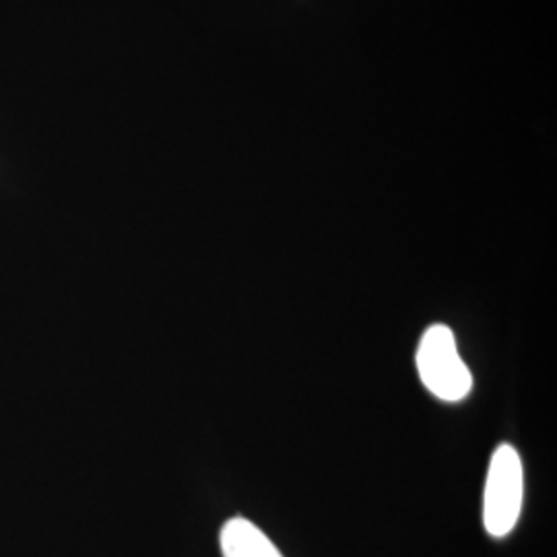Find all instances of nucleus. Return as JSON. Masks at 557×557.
I'll use <instances>...</instances> for the list:
<instances>
[{
  "label": "nucleus",
  "instance_id": "obj_1",
  "mask_svg": "<svg viewBox=\"0 0 557 557\" xmlns=\"http://www.w3.org/2000/svg\"><path fill=\"white\" fill-rule=\"evenodd\" d=\"M418 374L432 397L458 403L473 391V374L458 354L455 333L446 324H432L419 341Z\"/></svg>",
  "mask_w": 557,
  "mask_h": 557
},
{
  "label": "nucleus",
  "instance_id": "obj_2",
  "mask_svg": "<svg viewBox=\"0 0 557 557\" xmlns=\"http://www.w3.org/2000/svg\"><path fill=\"white\" fill-rule=\"evenodd\" d=\"M524 502V469L517 448L499 444L494 450L485 490H483V527L494 539L508 537L518 524Z\"/></svg>",
  "mask_w": 557,
  "mask_h": 557
},
{
  "label": "nucleus",
  "instance_id": "obj_3",
  "mask_svg": "<svg viewBox=\"0 0 557 557\" xmlns=\"http://www.w3.org/2000/svg\"><path fill=\"white\" fill-rule=\"evenodd\" d=\"M223 557H283L275 543L246 518H232L220 535Z\"/></svg>",
  "mask_w": 557,
  "mask_h": 557
}]
</instances>
